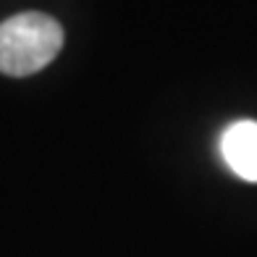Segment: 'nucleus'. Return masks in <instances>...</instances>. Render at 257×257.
<instances>
[{"label":"nucleus","instance_id":"obj_1","mask_svg":"<svg viewBox=\"0 0 257 257\" xmlns=\"http://www.w3.org/2000/svg\"><path fill=\"white\" fill-rule=\"evenodd\" d=\"M63 48V27L48 14L27 11L0 24V71L29 76L45 68Z\"/></svg>","mask_w":257,"mask_h":257},{"label":"nucleus","instance_id":"obj_2","mask_svg":"<svg viewBox=\"0 0 257 257\" xmlns=\"http://www.w3.org/2000/svg\"><path fill=\"white\" fill-rule=\"evenodd\" d=\"M228 168L244 181H257V121H236L220 137Z\"/></svg>","mask_w":257,"mask_h":257}]
</instances>
